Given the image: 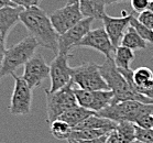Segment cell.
I'll list each match as a JSON object with an SVG mask.
<instances>
[{
  "mask_svg": "<svg viewBox=\"0 0 153 143\" xmlns=\"http://www.w3.org/2000/svg\"><path fill=\"white\" fill-rule=\"evenodd\" d=\"M20 22L25 25L39 45L59 54V34L53 28L49 16L41 8L23 9L20 13Z\"/></svg>",
  "mask_w": 153,
  "mask_h": 143,
  "instance_id": "obj_1",
  "label": "cell"
},
{
  "mask_svg": "<svg viewBox=\"0 0 153 143\" xmlns=\"http://www.w3.org/2000/svg\"><path fill=\"white\" fill-rule=\"evenodd\" d=\"M99 70L106 84L108 85L109 90L114 93V102L134 100L141 104H153L152 99H149L131 89L128 82L117 68L114 59H106L105 63L99 65Z\"/></svg>",
  "mask_w": 153,
  "mask_h": 143,
  "instance_id": "obj_2",
  "label": "cell"
},
{
  "mask_svg": "<svg viewBox=\"0 0 153 143\" xmlns=\"http://www.w3.org/2000/svg\"><path fill=\"white\" fill-rule=\"evenodd\" d=\"M39 46L38 41L32 35H29L6 50L2 63L0 65V79L14 74L17 68L25 65L35 54Z\"/></svg>",
  "mask_w": 153,
  "mask_h": 143,
  "instance_id": "obj_3",
  "label": "cell"
},
{
  "mask_svg": "<svg viewBox=\"0 0 153 143\" xmlns=\"http://www.w3.org/2000/svg\"><path fill=\"white\" fill-rule=\"evenodd\" d=\"M72 83L77 88L85 90H109L96 63H83L79 66L72 67Z\"/></svg>",
  "mask_w": 153,
  "mask_h": 143,
  "instance_id": "obj_4",
  "label": "cell"
},
{
  "mask_svg": "<svg viewBox=\"0 0 153 143\" xmlns=\"http://www.w3.org/2000/svg\"><path fill=\"white\" fill-rule=\"evenodd\" d=\"M73 86V83H70L56 91H50L49 89L45 90L48 121H54L66 110L77 106Z\"/></svg>",
  "mask_w": 153,
  "mask_h": 143,
  "instance_id": "obj_5",
  "label": "cell"
},
{
  "mask_svg": "<svg viewBox=\"0 0 153 143\" xmlns=\"http://www.w3.org/2000/svg\"><path fill=\"white\" fill-rule=\"evenodd\" d=\"M143 105L139 101L126 100L119 102H112L107 108L102 109L101 111L97 112L98 116L112 120L116 123L120 122H132L134 123L136 119L142 110Z\"/></svg>",
  "mask_w": 153,
  "mask_h": 143,
  "instance_id": "obj_6",
  "label": "cell"
},
{
  "mask_svg": "<svg viewBox=\"0 0 153 143\" xmlns=\"http://www.w3.org/2000/svg\"><path fill=\"white\" fill-rule=\"evenodd\" d=\"M11 76L14 79V87L10 105L8 107L9 111L13 116H27L31 112L32 89L22 76H17L16 74Z\"/></svg>",
  "mask_w": 153,
  "mask_h": 143,
  "instance_id": "obj_7",
  "label": "cell"
},
{
  "mask_svg": "<svg viewBox=\"0 0 153 143\" xmlns=\"http://www.w3.org/2000/svg\"><path fill=\"white\" fill-rule=\"evenodd\" d=\"M74 94L76 97L77 105L96 113L107 108L114 102V93L111 90L91 91L80 88H74Z\"/></svg>",
  "mask_w": 153,
  "mask_h": 143,
  "instance_id": "obj_8",
  "label": "cell"
},
{
  "mask_svg": "<svg viewBox=\"0 0 153 143\" xmlns=\"http://www.w3.org/2000/svg\"><path fill=\"white\" fill-rule=\"evenodd\" d=\"M71 53H59L50 65L51 87L50 91H56L72 83V67L68 65Z\"/></svg>",
  "mask_w": 153,
  "mask_h": 143,
  "instance_id": "obj_9",
  "label": "cell"
},
{
  "mask_svg": "<svg viewBox=\"0 0 153 143\" xmlns=\"http://www.w3.org/2000/svg\"><path fill=\"white\" fill-rule=\"evenodd\" d=\"M49 18L56 33L61 35L74 27L77 22H79L84 17L80 12L79 4L75 2L72 4H65L63 8L53 11Z\"/></svg>",
  "mask_w": 153,
  "mask_h": 143,
  "instance_id": "obj_10",
  "label": "cell"
},
{
  "mask_svg": "<svg viewBox=\"0 0 153 143\" xmlns=\"http://www.w3.org/2000/svg\"><path fill=\"white\" fill-rule=\"evenodd\" d=\"M93 21V18H83L65 33L59 35V53H71V50L76 47L82 39L91 30Z\"/></svg>",
  "mask_w": 153,
  "mask_h": 143,
  "instance_id": "obj_11",
  "label": "cell"
},
{
  "mask_svg": "<svg viewBox=\"0 0 153 143\" xmlns=\"http://www.w3.org/2000/svg\"><path fill=\"white\" fill-rule=\"evenodd\" d=\"M76 47L93 49L101 53L106 59H112L116 47L112 45L110 39L104 28L91 30L77 44Z\"/></svg>",
  "mask_w": 153,
  "mask_h": 143,
  "instance_id": "obj_12",
  "label": "cell"
},
{
  "mask_svg": "<svg viewBox=\"0 0 153 143\" xmlns=\"http://www.w3.org/2000/svg\"><path fill=\"white\" fill-rule=\"evenodd\" d=\"M50 76V66L41 54H34L25 64V72L22 78L27 82L29 87L33 89L39 87L42 82Z\"/></svg>",
  "mask_w": 153,
  "mask_h": 143,
  "instance_id": "obj_13",
  "label": "cell"
},
{
  "mask_svg": "<svg viewBox=\"0 0 153 143\" xmlns=\"http://www.w3.org/2000/svg\"><path fill=\"white\" fill-rule=\"evenodd\" d=\"M131 17L132 14L126 13L125 11H122L121 17L118 18L110 17L107 13L104 14V17L101 19L104 23V29L115 47H118L120 45L123 34L126 33L127 29L130 27Z\"/></svg>",
  "mask_w": 153,
  "mask_h": 143,
  "instance_id": "obj_14",
  "label": "cell"
},
{
  "mask_svg": "<svg viewBox=\"0 0 153 143\" xmlns=\"http://www.w3.org/2000/svg\"><path fill=\"white\" fill-rule=\"evenodd\" d=\"M23 10L20 7H6L0 9V31L6 35L9 34L11 29L20 22V13Z\"/></svg>",
  "mask_w": 153,
  "mask_h": 143,
  "instance_id": "obj_15",
  "label": "cell"
},
{
  "mask_svg": "<svg viewBox=\"0 0 153 143\" xmlns=\"http://www.w3.org/2000/svg\"><path fill=\"white\" fill-rule=\"evenodd\" d=\"M80 12L84 18H93L94 20H101L105 11V0H78Z\"/></svg>",
  "mask_w": 153,
  "mask_h": 143,
  "instance_id": "obj_16",
  "label": "cell"
},
{
  "mask_svg": "<svg viewBox=\"0 0 153 143\" xmlns=\"http://www.w3.org/2000/svg\"><path fill=\"white\" fill-rule=\"evenodd\" d=\"M117 127V123L112 120H109L107 118L100 117L97 113L79 122L76 127H74L72 130H86V129H109L115 130Z\"/></svg>",
  "mask_w": 153,
  "mask_h": 143,
  "instance_id": "obj_17",
  "label": "cell"
},
{
  "mask_svg": "<svg viewBox=\"0 0 153 143\" xmlns=\"http://www.w3.org/2000/svg\"><path fill=\"white\" fill-rule=\"evenodd\" d=\"M95 113L96 112L88 110L86 108H83V107L77 105L75 107H73V108L66 110L64 113H62V115L59 116V119H61V120L65 121L66 123H68L71 126V128L73 129L74 127H76L79 122H82L83 120H85V119L91 117V116L95 115Z\"/></svg>",
  "mask_w": 153,
  "mask_h": 143,
  "instance_id": "obj_18",
  "label": "cell"
},
{
  "mask_svg": "<svg viewBox=\"0 0 153 143\" xmlns=\"http://www.w3.org/2000/svg\"><path fill=\"white\" fill-rule=\"evenodd\" d=\"M112 59H114V62H115L117 68L129 70L130 65L134 59V51L128 49L126 46L119 45L118 47H116Z\"/></svg>",
  "mask_w": 153,
  "mask_h": 143,
  "instance_id": "obj_19",
  "label": "cell"
},
{
  "mask_svg": "<svg viewBox=\"0 0 153 143\" xmlns=\"http://www.w3.org/2000/svg\"><path fill=\"white\" fill-rule=\"evenodd\" d=\"M120 45L126 46V47L132 50V51H137V50L146 49L148 43L137 33V31L132 27H129L127 29L126 33L123 34V38L121 40Z\"/></svg>",
  "mask_w": 153,
  "mask_h": 143,
  "instance_id": "obj_20",
  "label": "cell"
},
{
  "mask_svg": "<svg viewBox=\"0 0 153 143\" xmlns=\"http://www.w3.org/2000/svg\"><path fill=\"white\" fill-rule=\"evenodd\" d=\"M111 131L112 130H109V129L72 130L70 139H72V140H94V139H98V138H100V136H108Z\"/></svg>",
  "mask_w": 153,
  "mask_h": 143,
  "instance_id": "obj_21",
  "label": "cell"
},
{
  "mask_svg": "<svg viewBox=\"0 0 153 143\" xmlns=\"http://www.w3.org/2000/svg\"><path fill=\"white\" fill-rule=\"evenodd\" d=\"M50 131L52 136L57 140H68L72 133V128L68 123L63 121L61 119H56L51 122L50 126Z\"/></svg>",
  "mask_w": 153,
  "mask_h": 143,
  "instance_id": "obj_22",
  "label": "cell"
},
{
  "mask_svg": "<svg viewBox=\"0 0 153 143\" xmlns=\"http://www.w3.org/2000/svg\"><path fill=\"white\" fill-rule=\"evenodd\" d=\"M115 130L123 143H132L136 140V124L132 122L117 123Z\"/></svg>",
  "mask_w": 153,
  "mask_h": 143,
  "instance_id": "obj_23",
  "label": "cell"
},
{
  "mask_svg": "<svg viewBox=\"0 0 153 143\" xmlns=\"http://www.w3.org/2000/svg\"><path fill=\"white\" fill-rule=\"evenodd\" d=\"M130 27H132L137 31V33H138L146 43H153V31L146 28V25H143L141 22L138 21V19H137L134 16L131 17Z\"/></svg>",
  "mask_w": 153,
  "mask_h": 143,
  "instance_id": "obj_24",
  "label": "cell"
},
{
  "mask_svg": "<svg viewBox=\"0 0 153 143\" xmlns=\"http://www.w3.org/2000/svg\"><path fill=\"white\" fill-rule=\"evenodd\" d=\"M136 140L142 143H153V129H142L136 126Z\"/></svg>",
  "mask_w": 153,
  "mask_h": 143,
  "instance_id": "obj_25",
  "label": "cell"
},
{
  "mask_svg": "<svg viewBox=\"0 0 153 143\" xmlns=\"http://www.w3.org/2000/svg\"><path fill=\"white\" fill-rule=\"evenodd\" d=\"M138 21L141 22L143 25H146V28L152 30L153 31V12L150 10H146L139 13V16L137 17Z\"/></svg>",
  "mask_w": 153,
  "mask_h": 143,
  "instance_id": "obj_26",
  "label": "cell"
},
{
  "mask_svg": "<svg viewBox=\"0 0 153 143\" xmlns=\"http://www.w3.org/2000/svg\"><path fill=\"white\" fill-rule=\"evenodd\" d=\"M151 0H130L131 7L137 13H141L143 11L148 10Z\"/></svg>",
  "mask_w": 153,
  "mask_h": 143,
  "instance_id": "obj_27",
  "label": "cell"
},
{
  "mask_svg": "<svg viewBox=\"0 0 153 143\" xmlns=\"http://www.w3.org/2000/svg\"><path fill=\"white\" fill-rule=\"evenodd\" d=\"M17 7L22 9H29V8L39 7V4L42 0H11Z\"/></svg>",
  "mask_w": 153,
  "mask_h": 143,
  "instance_id": "obj_28",
  "label": "cell"
},
{
  "mask_svg": "<svg viewBox=\"0 0 153 143\" xmlns=\"http://www.w3.org/2000/svg\"><path fill=\"white\" fill-rule=\"evenodd\" d=\"M108 136H100L98 139H94V140H67L68 143H106V140H107Z\"/></svg>",
  "mask_w": 153,
  "mask_h": 143,
  "instance_id": "obj_29",
  "label": "cell"
},
{
  "mask_svg": "<svg viewBox=\"0 0 153 143\" xmlns=\"http://www.w3.org/2000/svg\"><path fill=\"white\" fill-rule=\"evenodd\" d=\"M6 39L7 35L4 34L2 31H0V65L2 63V59H4V52H6Z\"/></svg>",
  "mask_w": 153,
  "mask_h": 143,
  "instance_id": "obj_30",
  "label": "cell"
},
{
  "mask_svg": "<svg viewBox=\"0 0 153 143\" xmlns=\"http://www.w3.org/2000/svg\"><path fill=\"white\" fill-rule=\"evenodd\" d=\"M6 7H17L11 0H0V9Z\"/></svg>",
  "mask_w": 153,
  "mask_h": 143,
  "instance_id": "obj_31",
  "label": "cell"
},
{
  "mask_svg": "<svg viewBox=\"0 0 153 143\" xmlns=\"http://www.w3.org/2000/svg\"><path fill=\"white\" fill-rule=\"evenodd\" d=\"M123 1H130V0H105V4L107 6V4H119V2H123Z\"/></svg>",
  "mask_w": 153,
  "mask_h": 143,
  "instance_id": "obj_32",
  "label": "cell"
},
{
  "mask_svg": "<svg viewBox=\"0 0 153 143\" xmlns=\"http://www.w3.org/2000/svg\"><path fill=\"white\" fill-rule=\"evenodd\" d=\"M75 2H78V0H67L66 4H75Z\"/></svg>",
  "mask_w": 153,
  "mask_h": 143,
  "instance_id": "obj_33",
  "label": "cell"
},
{
  "mask_svg": "<svg viewBox=\"0 0 153 143\" xmlns=\"http://www.w3.org/2000/svg\"><path fill=\"white\" fill-rule=\"evenodd\" d=\"M148 10H150V11H152L153 12V0L150 2V4H149V8H148Z\"/></svg>",
  "mask_w": 153,
  "mask_h": 143,
  "instance_id": "obj_34",
  "label": "cell"
},
{
  "mask_svg": "<svg viewBox=\"0 0 153 143\" xmlns=\"http://www.w3.org/2000/svg\"><path fill=\"white\" fill-rule=\"evenodd\" d=\"M133 143H142V142H140V141H137V140H134V141H133Z\"/></svg>",
  "mask_w": 153,
  "mask_h": 143,
  "instance_id": "obj_35",
  "label": "cell"
},
{
  "mask_svg": "<svg viewBox=\"0 0 153 143\" xmlns=\"http://www.w3.org/2000/svg\"><path fill=\"white\" fill-rule=\"evenodd\" d=\"M151 1H152V0H151Z\"/></svg>",
  "mask_w": 153,
  "mask_h": 143,
  "instance_id": "obj_36",
  "label": "cell"
}]
</instances>
